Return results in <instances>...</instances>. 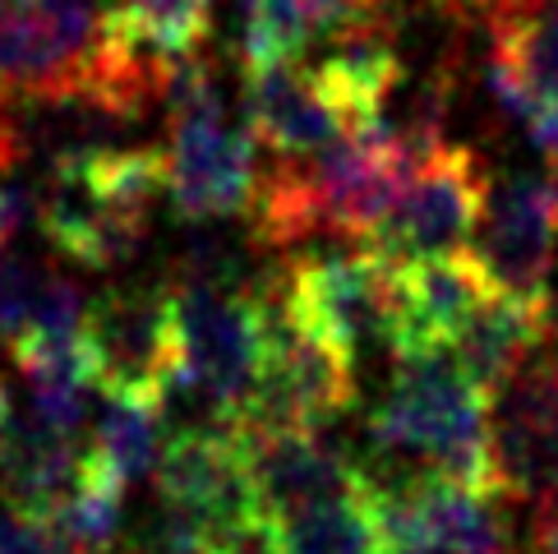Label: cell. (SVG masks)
I'll return each instance as SVG.
<instances>
[{
    "label": "cell",
    "mask_w": 558,
    "mask_h": 554,
    "mask_svg": "<svg viewBox=\"0 0 558 554\" xmlns=\"http://www.w3.org/2000/svg\"><path fill=\"white\" fill-rule=\"evenodd\" d=\"M481 24L541 107H558V0H481Z\"/></svg>",
    "instance_id": "obj_19"
},
{
    "label": "cell",
    "mask_w": 558,
    "mask_h": 554,
    "mask_svg": "<svg viewBox=\"0 0 558 554\" xmlns=\"http://www.w3.org/2000/svg\"><path fill=\"white\" fill-rule=\"evenodd\" d=\"M157 194H167L162 153L125 144L51 167L37 222L74 264L116 268L144 245Z\"/></svg>",
    "instance_id": "obj_3"
},
{
    "label": "cell",
    "mask_w": 558,
    "mask_h": 554,
    "mask_svg": "<svg viewBox=\"0 0 558 554\" xmlns=\"http://www.w3.org/2000/svg\"><path fill=\"white\" fill-rule=\"evenodd\" d=\"M314 74L332 107L347 116V125H361L392 107L397 84H402V51L388 28H361L337 37L332 56Z\"/></svg>",
    "instance_id": "obj_18"
},
{
    "label": "cell",
    "mask_w": 558,
    "mask_h": 554,
    "mask_svg": "<svg viewBox=\"0 0 558 554\" xmlns=\"http://www.w3.org/2000/svg\"><path fill=\"white\" fill-rule=\"evenodd\" d=\"M526 134H531V144L549 157V167H558V107H545V111L526 125Z\"/></svg>",
    "instance_id": "obj_26"
},
{
    "label": "cell",
    "mask_w": 558,
    "mask_h": 554,
    "mask_svg": "<svg viewBox=\"0 0 558 554\" xmlns=\"http://www.w3.org/2000/svg\"><path fill=\"white\" fill-rule=\"evenodd\" d=\"M545 328H549V301H526V296L494 291L471 314V324L452 338L448 356L475 388L494 398L512 374H522L531 365V351L545 347Z\"/></svg>",
    "instance_id": "obj_17"
},
{
    "label": "cell",
    "mask_w": 558,
    "mask_h": 554,
    "mask_svg": "<svg viewBox=\"0 0 558 554\" xmlns=\"http://www.w3.org/2000/svg\"><path fill=\"white\" fill-rule=\"evenodd\" d=\"M494 296L485 268L475 254H444L397 273V333H392V365L444 356L452 338L471 324V314Z\"/></svg>",
    "instance_id": "obj_14"
},
{
    "label": "cell",
    "mask_w": 558,
    "mask_h": 554,
    "mask_svg": "<svg viewBox=\"0 0 558 554\" xmlns=\"http://www.w3.org/2000/svg\"><path fill=\"white\" fill-rule=\"evenodd\" d=\"M167 448L162 430V407L157 402H134V398H107L93 421V462L116 477L121 485H134L144 477H157Z\"/></svg>",
    "instance_id": "obj_20"
},
{
    "label": "cell",
    "mask_w": 558,
    "mask_h": 554,
    "mask_svg": "<svg viewBox=\"0 0 558 554\" xmlns=\"http://www.w3.org/2000/svg\"><path fill=\"white\" fill-rule=\"evenodd\" d=\"M258 138L235 121L208 61H181L167 88V200L190 222L235 217L258 204Z\"/></svg>",
    "instance_id": "obj_2"
},
{
    "label": "cell",
    "mask_w": 558,
    "mask_h": 554,
    "mask_svg": "<svg viewBox=\"0 0 558 554\" xmlns=\"http://www.w3.org/2000/svg\"><path fill=\"white\" fill-rule=\"evenodd\" d=\"M494 471L508 499L558 513V370L531 361L489 398Z\"/></svg>",
    "instance_id": "obj_11"
},
{
    "label": "cell",
    "mask_w": 558,
    "mask_h": 554,
    "mask_svg": "<svg viewBox=\"0 0 558 554\" xmlns=\"http://www.w3.org/2000/svg\"><path fill=\"white\" fill-rule=\"evenodd\" d=\"M268 531L277 554H384L374 522V481L355 499L301 513L291 522H268Z\"/></svg>",
    "instance_id": "obj_22"
},
{
    "label": "cell",
    "mask_w": 558,
    "mask_h": 554,
    "mask_svg": "<svg viewBox=\"0 0 558 554\" xmlns=\"http://www.w3.org/2000/svg\"><path fill=\"white\" fill-rule=\"evenodd\" d=\"M369 444L397 458H421V471L504 499L494 471L489 393L475 388L448 351L397 361L384 402L369 416Z\"/></svg>",
    "instance_id": "obj_1"
},
{
    "label": "cell",
    "mask_w": 558,
    "mask_h": 554,
    "mask_svg": "<svg viewBox=\"0 0 558 554\" xmlns=\"http://www.w3.org/2000/svg\"><path fill=\"white\" fill-rule=\"evenodd\" d=\"M545 361L558 370V301H549V328H545Z\"/></svg>",
    "instance_id": "obj_28"
},
{
    "label": "cell",
    "mask_w": 558,
    "mask_h": 554,
    "mask_svg": "<svg viewBox=\"0 0 558 554\" xmlns=\"http://www.w3.org/2000/svg\"><path fill=\"white\" fill-rule=\"evenodd\" d=\"M489 190L494 181L485 171V157L471 144H448L402 190V200L365 236L361 250L392 273L444 260V254H466L475 245V231H481Z\"/></svg>",
    "instance_id": "obj_6"
},
{
    "label": "cell",
    "mask_w": 558,
    "mask_h": 554,
    "mask_svg": "<svg viewBox=\"0 0 558 554\" xmlns=\"http://www.w3.org/2000/svg\"><path fill=\"white\" fill-rule=\"evenodd\" d=\"M245 125L277 157H314L351 130L318 74L301 65L245 74Z\"/></svg>",
    "instance_id": "obj_15"
},
{
    "label": "cell",
    "mask_w": 558,
    "mask_h": 554,
    "mask_svg": "<svg viewBox=\"0 0 558 554\" xmlns=\"http://www.w3.org/2000/svg\"><path fill=\"white\" fill-rule=\"evenodd\" d=\"M78 554H111L125 527V485L107 477L88 453V477L74 490V499L51 522Z\"/></svg>",
    "instance_id": "obj_23"
},
{
    "label": "cell",
    "mask_w": 558,
    "mask_h": 554,
    "mask_svg": "<svg viewBox=\"0 0 558 554\" xmlns=\"http://www.w3.org/2000/svg\"><path fill=\"white\" fill-rule=\"evenodd\" d=\"M175 328H181V393L217 425H241L268 361L272 291L250 282H175Z\"/></svg>",
    "instance_id": "obj_4"
},
{
    "label": "cell",
    "mask_w": 558,
    "mask_h": 554,
    "mask_svg": "<svg viewBox=\"0 0 558 554\" xmlns=\"http://www.w3.org/2000/svg\"><path fill=\"white\" fill-rule=\"evenodd\" d=\"M0 554H78L51 522L24 518V513H0Z\"/></svg>",
    "instance_id": "obj_24"
},
{
    "label": "cell",
    "mask_w": 558,
    "mask_h": 554,
    "mask_svg": "<svg viewBox=\"0 0 558 554\" xmlns=\"http://www.w3.org/2000/svg\"><path fill=\"white\" fill-rule=\"evenodd\" d=\"M217 0H125V5L107 10L111 28L134 43L138 51L157 56L167 65L194 61L204 37L213 33Z\"/></svg>",
    "instance_id": "obj_21"
},
{
    "label": "cell",
    "mask_w": 558,
    "mask_h": 554,
    "mask_svg": "<svg viewBox=\"0 0 558 554\" xmlns=\"http://www.w3.org/2000/svg\"><path fill=\"white\" fill-rule=\"evenodd\" d=\"M245 453H250V485L254 504L264 522H291L301 513L328 508L355 499L369 490V477L337 444L310 430H250Z\"/></svg>",
    "instance_id": "obj_12"
},
{
    "label": "cell",
    "mask_w": 558,
    "mask_h": 554,
    "mask_svg": "<svg viewBox=\"0 0 558 554\" xmlns=\"http://www.w3.org/2000/svg\"><path fill=\"white\" fill-rule=\"evenodd\" d=\"M397 0H241V56L245 74L295 65L314 37H347L361 28H388Z\"/></svg>",
    "instance_id": "obj_16"
},
{
    "label": "cell",
    "mask_w": 558,
    "mask_h": 554,
    "mask_svg": "<svg viewBox=\"0 0 558 554\" xmlns=\"http://www.w3.org/2000/svg\"><path fill=\"white\" fill-rule=\"evenodd\" d=\"M471 254L494 291L549 301L545 291L558 254V185L549 176L494 181Z\"/></svg>",
    "instance_id": "obj_10"
},
{
    "label": "cell",
    "mask_w": 558,
    "mask_h": 554,
    "mask_svg": "<svg viewBox=\"0 0 558 554\" xmlns=\"http://www.w3.org/2000/svg\"><path fill=\"white\" fill-rule=\"evenodd\" d=\"M37 213H43V200H37L33 190L14 185V181H0V250H10L14 236L24 231Z\"/></svg>",
    "instance_id": "obj_25"
},
{
    "label": "cell",
    "mask_w": 558,
    "mask_h": 554,
    "mask_svg": "<svg viewBox=\"0 0 558 554\" xmlns=\"http://www.w3.org/2000/svg\"><path fill=\"white\" fill-rule=\"evenodd\" d=\"M88 347L107 398L162 407L181 393V328L171 287H121L88 310Z\"/></svg>",
    "instance_id": "obj_9"
},
{
    "label": "cell",
    "mask_w": 558,
    "mask_h": 554,
    "mask_svg": "<svg viewBox=\"0 0 558 554\" xmlns=\"http://www.w3.org/2000/svg\"><path fill=\"white\" fill-rule=\"evenodd\" d=\"M355 402V361L314 333L295 314H287L272 296L268 361L258 374V393L241 425L250 430H310L324 434L337 416Z\"/></svg>",
    "instance_id": "obj_8"
},
{
    "label": "cell",
    "mask_w": 558,
    "mask_h": 554,
    "mask_svg": "<svg viewBox=\"0 0 558 554\" xmlns=\"http://www.w3.org/2000/svg\"><path fill=\"white\" fill-rule=\"evenodd\" d=\"M107 37V14L93 0H0V97H84Z\"/></svg>",
    "instance_id": "obj_5"
},
{
    "label": "cell",
    "mask_w": 558,
    "mask_h": 554,
    "mask_svg": "<svg viewBox=\"0 0 558 554\" xmlns=\"http://www.w3.org/2000/svg\"><path fill=\"white\" fill-rule=\"evenodd\" d=\"M407 554H448V550H434V545H425V550H407Z\"/></svg>",
    "instance_id": "obj_29"
},
{
    "label": "cell",
    "mask_w": 558,
    "mask_h": 554,
    "mask_svg": "<svg viewBox=\"0 0 558 554\" xmlns=\"http://www.w3.org/2000/svg\"><path fill=\"white\" fill-rule=\"evenodd\" d=\"M277 305L314 333L342 347L351 361L384 347L392 356L397 333V273L374 254H305L277 282Z\"/></svg>",
    "instance_id": "obj_7"
},
{
    "label": "cell",
    "mask_w": 558,
    "mask_h": 554,
    "mask_svg": "<svg viewBox=\"0 0 558 554\" xmlns=\"http://www.w3.org/2000/svg\"><path fill=\"white\" fill-rule=\"evenodd\" d=\"M157 494L171 508H190L208 518L222 537H235L241 527L258 522L241 425L198 421L171 434L162 462H157Z\"/></svg>",
    "instance_id": "obj_13"
},
{
    "label": "cell",
    "mask_w": 558,
    "mask_h": 554,
    "mask_svg": "<svg viewBox=\"0 0 558 554\" xmlns=\"http://www.w3.org/2000/svg\"><path fill=\"white\" fill-rule=\"evenodd\" d=\"M535 554H558V513H545L535 527Z\"/></svg>",
    "instance_id": "obj_27"
}]
</instances>
